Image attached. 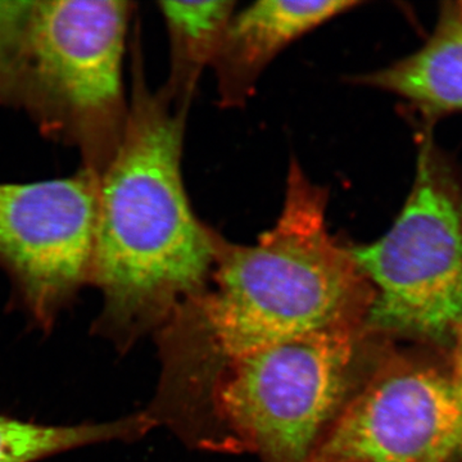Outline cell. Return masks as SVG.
<instances>
[{
    "label": "cell",
    "instance_id": "2",
    "mask_svg": "<svg viewBox=\"0 0 462 462\" xmlns=\"http://www.w3.org/2000/svg\"><path fill=\"white\" fill-rule=\"evenodd\" d=\"M120 144L99 175L90 331L126 355L208 288L220 236L194 215L181 175L187 108L136 67Z\"/></svg>",
    "mask_w": 462,
    "mask_h": 462
},
{
    "label": "cell",
    "instance_id": "10",
    "mask_svg": "<svg viewBox=\"0 0 462 462\" xmlns=\"http://www.w3.org/2000/svg\"><path fill=\"white\" fill-rule=\"evenodd\" d=\"M171 41V75L165 89L182 106L189 105L199 75L214 62L234 2H162Z\"/></svg>",
    "mask_w": 462,
    "mask_h": 462
},
{
    "label": "cell",
    "instance_id": "9",
    "mask_svg": "<svg viewBox=\"0 0 462 462\" xmlns=\"http://www.w3.org/2000/svg\"><path fill=\"white\" fill-rule=\"evenodd\" d=\"M355 83L396 94L425 115L462 111V3L443 9L421 50Z\"/></svg>",
    "mask_w": 462,
    "mask_h": 462
},
{
    "label": "cell",
    "instance_id": "8",
    "mask_svg": "<svg viewBox=\"0 0 462 462\" xmlns=\"http://www.w3.org/2000/svg\"><path fill=\"white\" fill-rule=\"evenodd\" d=\"M358 5L355 0H263L234 12L211 65L221 103L238 107L247 102L264 69L289 44Z\"/></svg>",
    "mask_w": 462,
    "mask_h": 462
},
{
    "label": "cell",
    "instance_id": "1",
    "mask_svg": "<svg viewBox=\"0 0 462 462\" xmlns=\"http://www.w3.org/2000/svg\"><path fill=\"white\" fill-rule=\"evenodd\" d=\"M328 193L297 162L284 207L254 245L220 239L208 288L153 334L161 373L143 416L205 451L221 380L243 358L315 331L364 327L375 297L352 247L331 236Z\"/></svg>",
    "mask_w": 462,
    "mask_h": 462
},
{
    "label": "cell",
    "instance_id": "11",
    "mask_svg": "<svg viewBox=\"0 0 462 462\" xmlns=\"http://www.w3.org/2000/svg\"><path fill=\"white\" fill-rule=\"evenodd\" d=\"M149 431L141 411L114 421L66 425L0 415V462H39L81 447L135 442Z\"/></svg>",
    "mask_w": 462,
    "mask_h": 462
},
{
    "label": "cell",
    "instance_id": "12",
    "mask_svg": "<svg viewBox=\"0 0 462 462\" xmlns=\"http://www.w3.org/2000/svg\"><path fill=\"white\" fill-rule=\"evenodd\" d=\"M456 333H457V346H456L454 370L449 373L452 389H454V422L431 462H451L462 454V322Z\"/></svg>",
    "mask_w": 462,
    "mask_h": 462
},
{
    "label": "cell",
    "instance_id": "4",
    "mask_svg": "<svg viewBox=\"0 0 462 462\" xmlns=\"http://www.w3.org/2000/svg\"><path fill=\"white\" fill-rule=\"evenodd\" d=\"M393 340L315 331L243 358L216 389L205 451L310 462Z\"/></svg>",
    "mask_w": 462,
    "mask_h": 462
},
{
    "label": "cell",
    "instance_id": "7",
    "mask_svg": "<svg viewBox=\"0 0 462 462\" xmlns=\"http://www.w3.org/2000/svg\"><path fill=\"white\" fill-rule=\"evenodd\" d=\"M454 412L451 375L392 343L310 462H431Z\"/></svg>",
    "mask_w": 462,
    "mask_h": 462
},
{
    "label": "cell",
    "instance_id": "6",
    "mask_svg": "<svg viewBox=\"0 0 462 462\" xmlns=\"http://www.w3.org/2000/svg\"><path fill=\"white\" fill-rule=\"evenodd\" d=\"M99 175L0 184V269L12 302L27 321L51 333L81 289L90 285Z\"/></svg>",
    "mask_w": 462,
    "mask_h": 462
},
{
    "label": "cell",
    "instance_id": "5",
    "mask_svg": "<svg viewBox=\"0 0 462 462\" xmlns=\"http://www.w3.org/2000/svg\"><path fill=\"white\" fill-rule=\"evenodd\" d=\"M352 254L375 291L367 329L393 342H440L460 327L462 187L430 143L397 220Z\"/></svg>",
    "mask_w": 462,
    "mask_h": 462
},
{
    "label": "cell",
    "instance_id": "3",
    "mask_svg": "<svg viewBox=\"0 0 462 462\" xmlns=\"http://www.w3.org/2000/svg\"><path fill=\"white\" fill-rule=\"evenodd\" d=\"M132 3L0 0V105L74 145L100 175L120 144L129 105L123 63Z\"/></svg>",
    "mask_w": 462,
    "mask_h": 462
}]
</instances>
